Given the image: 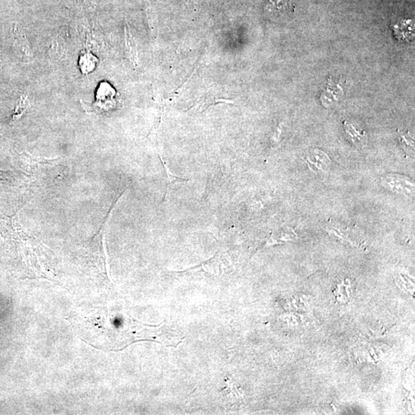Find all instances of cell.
Here are the masks:
<instances>
[{
    "label": "cell",
    "instance_id": "obj_2",
    "mask_svg": "<svg viewBox=\"0 0 415 415\" xmlns=\"http://www.w3.org/2000/svg\"><path fill=\"white\" fill-rule=\"evenodd\" d=\"M115 89L106 82L100 83L96 91V106L101 107V109H109L114 107L115 103Z\"/></svg>",
    "mask_w": 415,
    "mask_h": 415
},
{
    "label": "cell",
    "instance_id": "obj_3",
    "mask_svg": "<svg viewBox=\"0 0 415 415\" xmlns=\"http://www.w3.org/2000/svg\"><path fill=\"white\" fill-rule=\"evenodd\" d=\"M99 60L97 57L91 53L82 55L79 59V67L83 74H89L93 72L96 68Z\"/></svg>",
    "mask_w": 415,
    "mask_h": 415
},
{
    "label": "cell",
    "instance_id": "obj_4",
    "mask_svg": "<svg viewBox=\"0 0 415 415\" xmlns=\"http://www.w3.org/2000/svg\"><path fill=\"white\" fill-rule=\"evenodd\" d=\"M160 156V159L161 161H162L164 170H165V174H166V179H165V182H166V183H165L166 184V185H165V194H164V198L162 201V203H164V202H166L167 198H168V194H169L170 192V188H171L172 185L174 184V182H179V183H182V182H183V183H185V182H190V179L179 177V176L173 174V173H171V171L168 169L167 164L165 163L162 156Z\"/></svg>",
    "mask_w": 415,
    "mask_h": 415
},
{
    "label": "cell",
    "instance_id": "obj_6",
    "mask_svg": "<svg viewBox=\"0 0 415 415\" xmlns=\"http://www.w3.org/2000/svg\"><path fill=\"white\" fill-rule=\"evenodd\" d=\"M232 102L230 101V100H225V99H218L215 96V95H212V96H210V95H205V97L201 99L200 101L194 106V107L191 109H194V110L197 111V112H203L205 109H206L207 108L209 107V106H212V105H216L218 104V103H232Z\"/></svg>",
    "mask_w": 415,
    "mask_h": 415
},
{
    "label": "cell",
    "instance_id": "obj_1",
    "mask_svg": "<svg viewBox=\"0 0 415 415\" xmlns=\"http://www.w3.org/2000/svg\"><path fill=\"white\" fill-rule=\"evenodd\" d=\"M295 7L291 0H269L265 10L272 19L288 21L294 17Z\"/></svg>",
    "mask_w": 415,
    "mask_h": 415
},
{
    "label": "cell",
    "instance_id": "obj_7",
    "mask_svg": "<svg viewBox=\"0 0 415 415\" xmlns=\"http://www.w3.org/2000/svg\"><path fill=\"white\" fill-rule=\"evenodd\" d=\"M126 48H127L128 53H129V57L132 59V62L136 63L137 62V51L136 47L135 45V41H134L133 37L131 36L130 33L126 32Z\"/></svg>",
    "mask_w": 415,
    "mask_h": 415
},
{
    "label": "cell",
    "instance_id": "obj_5",
    "mask_svg": "<svg viewBox=\"0 0 415 415\" xmlns=\"http://www.w3.org/2000/svg\"><path fill=\"white\" fill-rule=\"evenodd\" d=\"M344 125H345V132L349 135V138L355 145L359 147V145H362L365 143L367 141V137H366L364 132H358L352 125L349 124L347 121H345Z\"/></svg>",
    "mask_w": 415,
    "mask_h": 415
}]
</instances>
